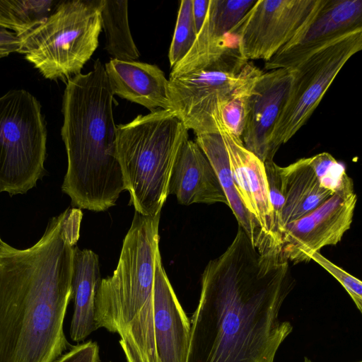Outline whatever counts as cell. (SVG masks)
<instances>
[{
    "mask_svg": "<svg viewBox=\"0 0 362 362\" xmlns=\"http://www.w3.org/2000/svg\"><path fill=\"white\" fill-rule=\"evenodd\" d=\"M295 284L281 245L259 250L238 226L202 273L187 362H274L293 329L279 315Z\"/></svg>",
    "mask_w": 362,
    "mask_h": 362,
    "instance_id": "6da1fadb",
    "label": "cell"
},
{
    "mask_svg": "<svg viewBox=\"0 0 362 362\" xmlns=\"http://www.w3.org/2000/svg\"><path fill=\"white\" fill-rule=\"evenodd\" d=\"M82 217L66 209L26 249L1 241L0 362H54L67 350L63 325Z\"/></svg>",
    "mask_w": 362,
    "mask_h": 362,
    "instance_id": "7a4b0ae2",
    "label": "cell"
},
{
    "mask_svg": "<svg viewBox=\"0 0 362 362\" xmlns=\"http://www.w3.org/2000/svg\"><path fill=\"white\" fill-rule=\"evenodd\" d=\"M113 96L100 59L89 72L67 80L61 135L68 164L62 190L75 208L105 211L124 190L116 156Z\"/></svg>",
    "mask_w": 362,
    "mask_h": 362,
    "instance_id": "3957f363",
    "label": "cell"
},
{
    "mask_svg": "<svg viewBox=\"0 0 362 362\" xmlns=\"http://www.w3.org/2000/svg\"><path fill=\"white\" fill-rule=\"evenodd\" d=\"M160 214L134 213L117 266L102 279L95 300L96 329L119 336L126 362H157L153 325V286L159 250Z\"/></svg>",
    "mask_w": 362,
    "mask_h": 362,
    "instance_id": "277c9868",
    "label": "cell"
},
{
    "mask_svg": "<svg viewBox=\"0 0 362 362\" xmlns=\"http://www.w3.org/2000/svg\"><path fill=\"white\" fill-rule=\"evenodd\" d=\"M188 136L174 112L161 109L117 125V159L136 212L151 217L161 214L175 160Z\"/></svg>",
    "mask_w": 362,
    "mask_h": 362,
    "instance_id": "5b68a950",
    "label": "cell"
},
{
    "mask_svg": "<svg viewBox=\"0 0 362 362\" xmlns=\"http://www.w3.org/2000/svg\"><path fill=\"white\" fill-rule=\"evenodd\" d=\"M101 30L100 0L59 1L49 15L18 35V53L45 78L68 80L95 52Z\"/></svg>",
    "mask_w": 362,
    "mask_h": 362,
    "instance_id": "8992f818",
    "label": "cell"
},
{
    "mask_svg": "<svg viewBox=\"0 0 362 362\" xmlns=\"http://www.w3.org/2000/svg\"><path fill=\"white\" fill-rule=\"evenodd\" d=\"M47 129L41 106L25 90L0 97V192L23 194L45 175Z\"/></svg>",
    "mask_w": 362,
    "mask_h": 362,
    "instance_id": "52a82bcc",
    "label": "cell"
},
{
    "mask_svg": "<svg viewBox=\"0 0 362 362\" xmlns=\"http://www.w3.org/2000/svg\"><path fill=\"white\" fill-rule=\"evenodd\" d=\"M253 66L233 46L210 65L169 79L170 111L196 135L219 134L222 108Z\"/></svg>",
    "mask_w": 362,
    "mask_h": 362,
    "instance_id": "ba28073f",
    "label": "cell"
},
{
    "mask_svg": "<svg viewBox=\"0 0 362 362\" xmlns=\"http://www.w3.org/2000/svg\"><path fill=\"white\" fill-rule=\"evenodd\" d=\"M362 48V27L334 39L292 69L291 87L269 139L273 158L305 124L346 62Z\"/></svg>",
    "mask_w": 362,
    "mask_h": 362,
    "instance_id": "9c48e42d",
    "label": "cell"
},
{
    "mask_svg": "<svg viewBox=\"0 0 362 362\" xmlns=\"http://www.w3.org/2000/svg\"><path fill=\"white\" fill-rule=\"evenodd\" d=\"M319 0H258L229 35L246 60H269L308 21Z\"/></svg>",
    "mask_w": 362,
    "mask_h": 362,
    "instance_id": "30bf717a",
    "label": "cell"
},
{
    "mask_svg": "<svg viewBox=\"0 0 362 362\" xmlns=\"http://www.w3.org/2000/svg\"><path fill=\"white\" fill-rule=\"evenodd\" d=\"M362 27V0H319L308 21L269 60L264 69L293 67L334 39Z\"/></svg>",
    "mask_w": 362,
    "mask_h": 362,
    "instance_id": "8fae6325",
    "label": "cell"
},
{
    "mask_svg": "<svg viewBox=\"0 0 362 362\" xmlns=\"http://www.w3.org/2000/svg\"><path fill=\"white\" fill-rule=\"evenodd\" d=\"M357 202L355 193L334 194L309 214L291 223L281 236V249L288 261L309 262L314 252L335 245L350 228Z\"/></svg>",
    "mask_w": 362,
    "mask_h": 362,
    "instance_id": "7c38bea8",
    "label": "cell"
},
{
    "mask_svg": "<svg viewBox=\"0 0 362 362\" xmlns=\"http://www.w3.org/2000/svg\"><path fill=\"white\" fill-rule=\"evenodd\" d=\"M293 78L291 68L262 71L252 86L241 139L245 147L263 163L273 160L270 136L288 98Z\"/></svg>",
    "mask_w": 362,
    "mask_h": 362,
    "instance_id": "4fadbf2b",
    "label": "cell"
},
{
    "mask_svg": "<svg viewBox=\"0 0 362 362\" xmlns=\"http://www.w3.org/2000/svg\"><path fill=\"white\" fill-rule=\"evenodd\" d=\"M153 325L157 362H187L190 321L182 309L162 264L156 262Z\"/></svg>",
    "mask_w": 362,
    "mask_h": 362,
    "instance_id": "5bb4252c",
    "label": "cell"
},
{
    "mask_svg": "<svg viewBox=\"0 0 362 362\" xmlns=\"http://www.w3.org/2000/svg\"><path fill=\"white\" fill-rule=\"evenodd\" d=\"M219 134L225 142L234 185L244 206L263 232L281 244L274 233L264 163L245 147L240 137L225 128Z\"/></svg>",
    "mask_w": 362,
    "mask_h": 362,
    "instance_id": "9a60e30c",
    "label": "cell"
},
{
    "mask_svg": "<svg viewBox=\"0 0 362 362\" xmlns=\"http://www.w3.org/2000/svg\"><path fill=\"white\" fill-rule=\"evenodd\" d=\"M168 193L175 195L183 205L218 202L228 205L210 162L196 141L189 139L182 144L175 160Z\"/></svg>",
    "mask_w": 362,
    "mask_h": 362,
    "instance_id": "2e32d148",
    "label": "cell"
},
{
    "mask_svg": "<svg viewBox=\"0 0 362 362\" xmlns=\"http://www.w3.org/2000/svg\"><path fill=\"white\" fill-rule=\"evenodd\" d=\"M104 66L114 95L140 105L151 112L171 110L169 79L157 65L111 59Z\"/></svg>",
    "mask_w": 362,
    "mask_h": 362,
    "instance_id": "e0dca14e",
    "label": "cell"
},
{
    "mask_svg": "<svg viewBox=\"0 0 362 362\" xmlns=\"http://www.w3.org/2000/svg\"><path fill=\"white\" fill-rule=\"evenodd\" d=\"M281 177L284 204L276 228L280 242L282 233L291 223L315 210L334 194L320 185L308 158L281 167Z\"/></svg>",
    "mask_w": 362,
    "mask_h": 362,
    "instance_id": "ac0fdd59",
    "label": "cell"
},
{
    "mask_svg": "<svg viewBox=\"0 0 362 362\" xmlns=\"http://www.w3.org/2000/svg\"><path fill=\"white\" fill-rule=\"evenodd\" d=\"M99 257L93 251L74 247L72 298L74 313L70 337L81 342L96 329L94 313L95 296L100 281Z\"/></svg>",
    "mask_w": 362,
    "mask_h": 362,
    "instance_id": "d6986e66",
    "label": "cell"
},
{
    "mask_svg": "<svg viewBox=\"0 0 362 362\" xmlns=\"http://www.w3.org/2000/svg\"><path fill=\"white\" fill-rule=\"evenodd\" d=\"M195 141L214 168L227 199L228 206L235 215L238 226L247 234L252 244L258 249L274 244L276 241L263 232L258 222L246 210L239 197L232 176L228 151L221 134H197Z\"/></svg>",
    "mask_w": 362,
    "mask_h": 362,
    "instance_id": "ffe728a7",
    "label": "cell"
},
{
    "mask_svg": "<svg viewBox=\"0 0 362 362\" xmlns=\"http://www.w3.org/2000/svg\"><path fill=\"white\" fill-rule=\"evenodd\" d=\"M101 25L105 36V49L112 59L135 61L139 49L132 37L128 17V1L100 0Z\"/></svg>",
    "mask_w": 362,
    "mask_h": 362,
    "instance_id": "44dd1931",
    "label": "cell"
},
{
    "mask_svg": "<svg viewBox=\"0 0 362 362\" xmlns=\"http://www.w3.org/2000/svg\"><path fill=\"white\" fill-rule=\"evenodd\" d=\"M58 2L0 0V26L20 35L49 15Z\"/></svg>",
    "mask_w": 362,
    "mask_h": 362,
    "instance_id": "7402d4cb",
    "label": "cell"
},
{
    "mask_svg": "<svg viewBox=\"0 0 362 362\" xmlns=\"http://www.w3.org/2000/svg\"><path fill=\"white\" fill-rule=\"evenodd\" d=\"M255 0H209L201 29L214 38H223L240 21Z\"/></svg>",
    "mask_w": 362,
    "mask_h": 362,
    "instance_id": "603a6c76",
    "label": "cell"
},
{
    "mask_svg": "<svg viewBox=\"0 0 362 362\" xmlns=\"http://www.w3.org/2000/svg\"><path fill=\"white\" fill-rule=\"evenodd\" d=\"M262 70L253 66L233 90L221 110V123L233 134L242 136L246 120L248 100L256 78Z\"/></svg>",
    "mask_w": 362,
    "mask_h": 362,
    "instance_id": "cb8c5ba5",
    "label": "cell"
},
{
    "mask_svg": "<svg viewBox=\"0 0 362 362\" xmlns=\"http://www.w3.org/2000/svg\"><path fill=\"white\" fill-rule=\"evenodd\" d=\"M308 160L322 187L342 197L355 193L353 181L344 166L331 154L320 153L308 158Z\"/></svg>",
    "mask_w": 362,
    "mask_h": 362,
    "instance_id": "d4e9b609",
    "label": "cell"
},
{
    "mask_svg": "<svg viewBox=\"0 0 362 362\" xmlns=\"http://www.w3.org/2000/svg\"><path fill=\"white\" fill-rule=\"evenodd\" d=\"M192 14V1H180L176 25L168 52L172 69L185 57L197 35Z\"/></svg>",
    "mask_w": 362,
    "mask_h": 362,
    "instance_id": "484cf974",
    "label": "cell"
},
{
    "mask_svg": "<svg viewBox=\"0 0 362 362\" xmlns=\"http://www.w3.org/2000/svg\"><path fill=\"white\" fill-rule=\"evenodd\" d=\"M310 259L331 274L345 288L358 310L362 312V283L341 268L330 262L320 252H314Z\"/></svg>",
    "mask_w": 362,
    "mask_h": 362,
    "instance_id": "4316f807",
    "label": "cell"
},
{
    "mask_svg": "<svg viewBox=\"0 0 362 362\" xmlns=\"http://www.w3.org/2000/svg\"><path fill=\"white\" fill-rule=\"evenodd\" d=\"M264 165L267 182L269 198L274 216V233L277 238V225L280 218L282 207L284 204L281 167L276 165L273 160L265 162L264 163Z\"/></svg>",
    "mask_w": 362,
    "mask_h": 362,
    "instance_id": "83f0119b",
    "label": "cell"
},
{
    "mask_svg": "<svg viewBox=\"0 0 362 362\" xmlns=\"http://www.w3.org/2000/svg\"><path fill=\"white\" fill-rule=\"evenodd\" d=\"M54 362H100L99 346L88 341L72 346Z\"/></svg>",
    "mask_w": 362,
    "mask_h": 362,
    "instance_id": "f1b7e54d",
    "label": "cell"
},
{
    "mask_svg": "<svg viewBox=\"0 0 362 362\" xmlns=\"http://www.w3.org/2000/svg\"><path fill=\"white\" fill-rule=\"evenodd\" d=\"M20 40L18 35L0 26V59L13 52H18Z\"/></svg>",
    "mask_w": 362,
    "mask_h": 362,
    "instance_id": "f546056e",
    "label": "cell"
},
{
    "mask_svg": "<svg viewBox=\"0 0 362 362\" xmlns=\"http://www.w3.org/2000/svg\"><path fill=\"white\" fill-rule=\"evenodd\" d=\"M192 14L197 33L200 30L207 13L209 0H192Z\"/></svg>",
    "mask_w": 362,
    "mask_h": 362,
    "instance_id": "4dcf8cb0",
    "label": "cell"
},
{
    "mask_svg": "<svg viewBox=\"0 0 362 362\" xmlns=\"http://www.w3.org/2000/svg\"><path fill=\"white\" fill-rule=\"evenodd\" d=\"M303 362H312L308 357H304V361ZM358 362H361V361H358Z\"/></svg>",
    "mask_w": 362,
    "mask_h": 362,
    "instance_id": "1f68e13d",
    "label": "cell"
},
{
    "mask_svg": "<svg viewBox=\"0 0 362 362\" xmlns=\"http://www.w3.org/2000/svg\"><path fill=\"white\" fill-rule=\"evenodd\" d=\"M1 240H1V237H0V244H1Z\"/></svg>",
    "mask_w": 362,
    "mask_h": 362,
    "instance_id": "d6a6232c",
    "label": "cell"
}]
</instances>
